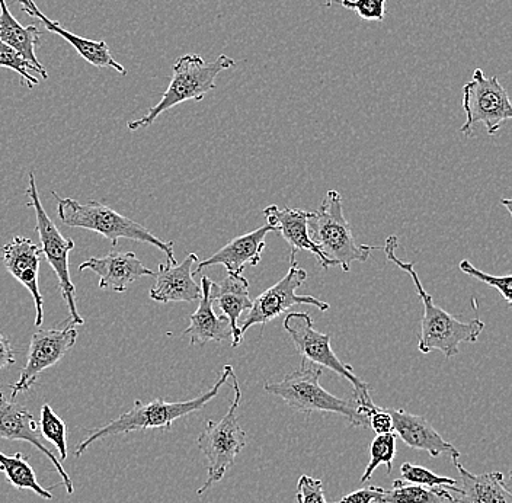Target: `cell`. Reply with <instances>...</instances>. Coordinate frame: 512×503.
I'll use <instances>...</instances> for the list:
<instances>
[{
  "instance_id": "6da1fadb",
  "label": "cell",
  "mask_w": 512,
  "mask_h": 503,
  "mask_svg": "<svg viewBox=\"0 0 512 503\" xmlns=\"http://www.w3.org/2000/svg\"><path fill=\"white\" fill-rule=\"evenodd\" d=\"M398 245V236H389L384 243L383 251L390 262L411 275L416 294L424 306V317H422L421 332L418 336L419 351L425 355L431 354L432 351H440L447 358L456 357L462 342H469V344L478 342L480 333L485 329V323L479 317L469 322H462L438 307L419 280L414 262L400 261L396 256Z\"/></svg>"
},
{
  "instance_id": "7a4b0ae2",
  "label": "cell",
  "mask_w": 512,
  "mask_h": 503,
  "mask_svg": "<svg viewBox=\"0 0 512 503\" xmlns=\"http://www.w3.org/2000/svg\"><path fill=\"white\" fill-rule=\"evenodd\" d=\"M322 373L319 365L302 360L296 371L287 374L283 380L265 383L264 390L272 396L280 397L291 409L304 415L315 412L336 413L345 416L352 426L366 428L376 405H361L354 397L339 399L326 392L319 383Z\"/></svg>"
},
{
  "instance_id": "3957f363",
  "label": "cell",
  "mask_w": 512,
  "mask_h": 503,
  "mask_svg": "<svg viewBox=\"0 0 512 503\" xmlns=\"http://www.w3.org/2000/svg\"><path fill=\"white\" fill-rule=\"evenodd\" d=\"M235 373L233 367L226 365L222 373L217 378L216 384L208 392L195 397V399L185 400V402L169 403L163 399L152 400L149 403L136 400L133 408L123 413L120 418L114 419L110 424L95 429L85 441L80 442L76 448L75 456L80 457L95 441L104 440V438L115 437V435L130 434V432L147 431V429H163L169 431L174 425L176 419L184 418L191 413L198 412L219 394L220 389L230 380V376Z\"/></svg>"
},
{
  "instance_id": "277c9868",
  "label": "cell",
  "mask_w": 512,
  "mask_h": 503,
  "mask_svg": "<svg viewBox=\"0 0 512 503\" xmlns=\"http://www.w3.org/2000/svg\"><path fill=\"white\" fill-rule=\"evenodd\" d=\"M51 194L56 198L57 214L64 226L78 227V229L99 233L105 239L110 240L114 248L120 239L149 243L165 252L169 264H178L174 253V242H165V240L159 239L137 221L128 219L107 205L95 203V201L80 204L73 198L59 197L57 192L53 191Z\"/></svg>"
},
{
  "instance_id": "5b68a950",
  "label": "cell",
  "mask_w": 512,
  "mask_h": 503,
  "mask_svg": "<svg viewBox=\"0 0 512 503\" xmlns=\"http://www.w3.org/2000/svg\"><path fill=\"white\" fill-rule=\"evenodd\" d=\"M235 66V60L224 56V54L211 63L204 62L203 57L198 54H185V56L179 57L174 64L171 83L162 99L142 118L130 121L127 124L128 130L137 131L140 128L152 126L160 114L171 110L176 105L184 104L187 101H203L208 92L216 89L217 76L223 70L232 69Z\"/></svg>"
},
{
  "instance_id": "8992f818",
  "label": "cell",
  "mask_w": 512,
  "mask_h": 503,
  "mask_svg": "<svg viewBox=\"0 0 512 503\" xmlns=\"http://www.w3.org/2000/svg\"><path fill=\"white\" fill-rule=\"evenodd\" d=\"M307 226L310 239L316 243L320 252L344 272L351 271L352 262H367L371 252L380 249L379 246L357 245L350 223L345 219L342 195L338 191L326 194Z\"/></svg>"
},
{
  "instance_id": "52a82bcc",
  "label": "cell",
  "mask_w": 512,
  "mask_h": 503,
  "mask_svg": "<svg viewBox=\"0 0 512 503\" xmlns=\"http://www.w3.org/2000/svg\"><path fill=\"white\" fill-rule=\"evenodd\" d=\"M230 380L235 389L232 405L220 421H208L197 440L198 448L208 461V477L206 483L198 489V496L204 495L211 486L223 479L240 451L246 447V432L240 426L236 415L242 402V392L235 373L230 376Z\"/></svg>"
},
{
  "instance_id": "ba28073f",
  "label": "cell",
  "mask_w": 512,
  "mask_h": 503,
  "mask_svg": "<svg viewBox=\"0 0 512 503\" xmlns=\"http://www.w3.org/2000/svg\"><path fill=\"white\" fill-rule=\"evenodd\" d=\"M284 329L296 346L302 360L312 362L322 368L334 371L338 376L350 381L354 387V397L361 405H374L370 397V386L352 373L351 365L336 357L331 346V335L316 331L309 313H288L283 323Z\"/></svg>"
},
{
  "instance_id": "9c48e42d",
  "label": "cell",
  "mask_w": 512,
  "mask_h": 503,
  "mask_svg": "<svg viewBox=\"0 0 512 503\" xmlns=\"http://www.w3.org/2000/svg\"><path fill=\"white\" fill-rule=\"evenodd\" d=\"M463 111L466 123L460 133L472 137L475 127L482 124L489 136H495L502 124L512 118V105L508 92L496 76H485L476 69L473 78L463 88Z\"/></svg>"
},
{
  "instance_id": "30bf717a",
  "label": "cell",
  "mask_w": 512,
  "mask_h": 503,
  "mask_svg": "<svg viewBox=\"0 0 512 503\" xmlns=\"http://www.w3.org/2000/svg\"><path fill=\"white\" fill-rule=\"evenodd\" d=\"M28 176H30V184L27 188V195L30 198L28 207L35 211V217H37V229L35 230H37L41 246H43L41 252H43L44 258L47 259L50 267L56 272L63 300L66 301L67 307H69V325H83L85 320L79 315L78 307H76L75 285L70 280L69 253L75 249V242L70 237H64L57 229L56 224L53 223V220L48 217L43 204H41L40 195H38L34 172L28 173Z\"/></svg>"
},
{
  "instance_id": "8fae6325",
  "label": "cell",
  "mask_w": 512,
  "mask_h": 503,
  "mask_svg": "<svg viewBox=\"0 0 512 503\" xmlns=\"http://www.w3.org/2000/svg\"><path fill=\"white\" fill-rule=\"evenodd\" d=\"M307 280V272L300 269L297 265L296 253L291 252L290 268L287 274L278 281L277 284L259 294L255 300H252L251 310L245 317V322L240 326V333L245 335L248 329L255 325H267L275 317L283 315L288 309L299 304H309V306L318 307L320 312H328L329 304L326 301L315 299L312 296H299L296 293L297 288L302 287Z\"/></svg>"
},
{
  "instance_id": "7c38bea8",
  "label": "cell",
  "mask_w": 512,
  "mask_h": 503,
  "mask_svg": "<svg viewBox=\"0 0 512 503\" xmlns=\"http://www.w3.org/2000/svg\"><path fill=\"white\" fill-rule=\"evenodd\" d=\"M78 336V329L72 325H67L64 329H44L35 332L31 338L27 364L16 383L11 386V400H15L19 393L28 392L47 368L59 364L75 346Z\"/></svg>"
},
{
  "instance_id": "4fadbf2b",
  "label": "cell",
  "mask_w": 512,
  "mask_h": 503,
  "mask_svg": "<svg viewBox=\"0 0 512 503\" xmlns=\"http://www.w3.org/2000/svg\"><path fill=\"white\" fill-rule=\"evenodd\" d=\"M0 438L2 440L30 442L56 467L57 473L62 477L67 493L69 495L75 493L72 479L63 469V464L60 463L59 458L54 456L50 448L44 444L43 435H41L30 410L14 403V400H6L5 394L2 392H0Z\"/></svg>"
},
{
  "instance_id": "5bb4252c",
  "label": "cell",
  "mask_w": 512,
  "mask_h": 503,
  "mask_svg": "<svg viewBox=\"0 0 512 503\" xmlns=\"http://www.w3.org/2000/svg\"><path fill=\"white\" fill-rule=\"evenodd\" d=\"M43 252L27 237L15 236L2 248L3 265L18 283L27 288L35 303V326L44 322V300L38 285V271Z\"/></svg>"
},
{
  "instance_id": "9a60e30c",
  "label": "cell",
  "mask_w": 512,
  "mask_h": 503,
  "mask_svg": "<svg viewBox=\"0 0 512 503\" xmlns=\"http://www.w3.org/2000/svg\"><path fill=\"white\" fill-rule=\"evenodd\" d=\"M271 232H277V229L270 224H265L254 232L235 237L206 261L198 262L197 269L192 274H200L204 268L214 267V265H223L227 274L242 275L246 265L256 267L261 262L262 252L267 248L265 237Z\"/></svg>"
},
{
  "instance_id": "2e32d148",
  "label": "cell",
  "mask_w": 512,
  "mask_h": 503,
  "mask_svg": "<svg viewBox=\"0 0 512 503\" xmlns=\"http://www.w3.org/2000/svg\"><path fill=\"white\" fill-rule=\"evenodd\" d=\"M89 269L99 277L101 290L126 293L131 284L143 277H153L155 272L144 267L133 252H111L104 258H91L83 262L79 271Z\"/></svg>"
},
{
  "instance_id": "e0dca14e",
  "label": "cell",
  "mask_w": 512,
  "mask_h": 503,
  "mask_svg": "<svg viewBox=\"0 0 512 503\" xmlns=\"http://www.w3.org/2000/svg\"><path fill=\"white\" fill-rule=\"evenodd\" d=\"M389 410L393 418V432L412 450L427 451L434 458L447 454L451 460H459V450L444 440L427 419L402 409Z\"/></svg>"
},
{
  "instance_id": "ac0fdd59",
  "label": "cell",
  "mask_w": 512,
  "mask_h": 503,
  "mask_svg": "<svg viewBox=\"0 0 512 503\" xmlns=\"http://www.w3.org/2000/svg\"><path fill=\"white\" fill-rule=\"evenodd\" d=\"M198 262V256L190 253L182 264L172 265L168 261L160 264L150 299L159 303H194L200 300L201 287L195 283L192 274V267Z\"/></svg>"
},
{
  "instance_id": "d6986e66",
  "label": "cell",
  "mask_w": 512,
  "mask_h": 503,
  "mask_svg": "<svg viewBox=\"0 0 512 503\" xmlns=\"http://www.w3.org/2000/svg\"><path fill=\"white\" fill-rule=\"evenodd\" d=\"M264 216L267 224L275 227L277 232L284 237V240L290 246L291 252L307 251L313 253L319 259L320 267L329 269L336 267L331 259L326 258L316 243L310 239L309 223L313 213L309 211L297 210V208H280L277 205H268L264 208Z\"/></svg>"
},
{
  "instance_id": "ffe728a7",
  "label": "cell",
  "mask_w": 512,
  "mask_h": 503,
  "mask_svg": "<svg viewBox=\"0 0 512 503\" xmlns=\"http://www.w3.org/2000/svg\"><path fill=\"white\" fill-rule=\"evenodd\" d=\"M18 2L21 3L22 11H24L25 14L38 19L51 34L60 35L63 40H66V43H69L70 46L78 51L86 62L91 63L92 66L95 67H110V69L117 70L121 75H127V70L124 69L123 64L118 63L117 60L112 57L110 47H108L105 41L88 40V38L79 37L78 34L67 31L59 22L54 21V19H48L47 16L40 11V8H37L34 0H18Z\"/></svg>"
},
{
  "instance_id": "44dd1931",
  "label": "cell",
  "mask_w": 512,
  "mask_h": 503,
  "mask_svg": "<svg viewBox=\"0 0 512 503\" xmlns=\"http://www.w3.org/2000/svg\"><path fill=\"white\" fill-rule=\"evenodd\" d=\"M213 281L204 275L201 278V299L198 309L190 316V326L184 335H190V345H206L208 342H232V328L224 316H217L211 299Z\"/></svg>"
},
{
  "instance_id": "7402d4cb",
  "label": "cell",
  "mask_w": 512,
  "mask_h": 503,
  "mask_svg": "<svg viewBox=\"0 0 512 503\" xmlns=\"http://www.w3.org/2000/svg\"><path fill=\"white\" fill-rule=\"evenodd\" d=\"M453 463L460 474L457 503H512L510 486L505 483L504 474H473L459 460Z\"/></svg>"
},
{
  "instance_id": "603a6c76",
  "label": "cell",
  "mask_w": 512,
  "mask_h": 503,
  "mask_svg": "<svg viewBox=\"0 0 512 503\" xmlns=\"http://www.w3.org/2000/svg\"><path fill=\"white\" fill-rule=\"evenodd\" d=\"M211 299L219 304L224 317L232 328V346L238 348L242 342V333L238 326L240 316L251 310L252 299L249 296V283L242 275H229L222 283L211 284Z\"/></svg>"
},
{
  "instance_id": "cb8c5ba5",
  "label": "cell",
  "mask_w": 512,
  "mask_h": 503,
  "mask_svg": "<svg viewBox=\"0 0 512 503\" xmlns=\"http://www.w3.org/2000/svg\"><path fill=\"white\" fill-rule=\"evenodd\" d=\"M0 40L21 54L22 59L34 64L37 69L46 70L38 60L35 48L41 41V31L37 25L19 24L18 19L9 11L6 0H0Z\"/></svg>"
},
{
  "instance_id": "d4e9b609",
  "label": "cell",
  "mask_w": 512,
  "mask_h": 503,
  "mask_svg": "<svg viewBox=\"0 0 512 503\" xmlns=\"http://www.w3.org/2000/svg\"><path fill=\"white\" fill-rule=\"evenodd\" d=\"M376 503H457V498L446 488H428L395 480L392 489L383 490Z\"/></svg>"
},
{
  "instance_id": "484cf974",
  "label": "cell",
  "mask_w": 512,
  "mask_h": 503,
  "mask_svg": "<svg viewBox=\"0 0 512 503\" xmlns=\"http://www.w3.org/2000/svg\"><path fill=\"white\" fill-rule=\"evenodd\" d=\"M0 472L5 474L6 480L18 490H32L35 495L41 496L47 501L53 499L50 490L44 489L38 483L34 469L30 461L22 453H16L15 456H6L0 451Z\"/></svg>"
},
{
  "instance_id": "4316f807",
  "label": "cell",
  "mask_w": 512,
  "mask_h": 503,
  "mask_svg": "<svg viewBox=\"0 0 512 503\" xmlns=\"http://www.w3.org/2000/svg\"><path fill=\"white\" fill-rule=\"evenodd\" d=\"M396 456V434L377 435L373 442L370 444V461H368L366 470L361 476L360 482L366 483L371 479L373 473L376 472L377 467H387V474L392 473L393 460Z\"/></svg>"
},
{
  "instance_id": "83f0119b",
  "label": "cell",
  "mask_w": 512,
  "mask_h": 503,
  "mask_svg": "<svg viewBox=\"0 0 512 503\" xmlns=\"http://www.w3.org/2000/svg\"><path fill=\"white\" fill-rule=\"evenodd\" d=\"M40 432L44 440L51 442L59 451L60 463L67 460V426L50 405L41 408Z\"/></svg>"
},
{
  "instance_id": "f1b7e54d",
  "label": "cell",
  "mask_w": 512,
  "mask_h": 503,
  "mask_svg": "<svg viewBox=\"0 0 512 503\" xmlns=\"http://www.w3.org/2000/svg\"><path fill=\"white\" fill-rule=\"evenodd\" d=\"M0 67H6V69L14 70V72L21 76L24 83H27V86L30 89L40 83L38 78L31 75V70L32 72L37 73V75H40L44 80L48 79L47 70L37 69L34 64L22 59L21 54H19L18 51L14 50L11 46H8V44L3 43L2 40H0Z\"/></svg>"
},
{
  "instance_id": "f546056e",
  "label": "cell",
  "mask_w": 512,
  "mask_h": 503,
  "mask_svg": "<svg viewBox=\"0 0 512 503\" xmlns=\"http://www.w3.org/2000/svg\"><path fill=\"white\" fill-rule=\"evenodd\" d=\"M400 474L402 479L414 485L428 486V488H446L451 492H459V486L454 479L450 477L437 476L431 470L424 469L421 466H414L411 463H403L400 466Z\"/></svg>"
},
{
  "instance_id": "4dcf8cb0",
  "label": "cell",
  "mask_w": 512,
  "mask_h": 503,
  "mask_svg": "<svg viewBox=\"0 0 512 503\" xmlns=\"http://www.w3.org/2000/svg\"><path fill=\"white\" fill-rule=\"evenodd\" d=\"M460 269L464 272V274L469 275V277L476 278V280L482 281L483 284L489 285V287L495 288L499 294H501L502 299L507 301L508 306L512 304V275H491L486 274V272L480 271V269L473 267L470 264V261L464 259V261L460 262Z\"/></svg>"
},
{
  "instance_id": "1f68e13d",
  "label": "cell",
  "mask_w": 512,
  "mask_h": 503,
  "mask_svg": "<svg viewBox=\"0 0 512 503\" xmlns=\"http://www.w3.org/2000/svg\"><path fill=\"white\" fill-rule=\"evenodd\" d=\"M387 0H339L348 11L357 12L364 21L383 22L386 18Z\"/></svg>"
},
{
  "instance_id": "d6a6232c",
  "label": "cell",
  "mask_w": 512,
  "mask_h": 503,
  "mask_svg": "<svg viewBox=\"0 0 512 503\" xmlns=\"http://www.w3.org/2000/svg\"><path fill=\"white\" fill-rule=\"evenodd\" d=\"M296 503H328L323 483L310 476L300 477L297 483Z\"/></svg>"
},
{
  "instance_id": "836d02e7",
  "label": "cell",
  "mask_w": 512,
  "mask_h": 503,
  "mask_svg": "<svg viewBox=\"0 0 512 503\" xmlns=\"http://www.w3.org/2000/svg\"><path fill=\"white\" fill-rule=\"evenodd\" d=\"M368 426H370L377 435L390 434V432H393V418L392 415H390V410L376 406V409L371 412L370 418H368Z\"/></svg>"
},
{
  "instance_id": "e575fe53",
  "label": "cell",
  "mask_w": 512,
  "mask_h": 503,
  "mask_svg": "<svg viewBox=\"0 0 512 503\" xmlns=\"http://www.w3.org/2000/svg\"><path fill=\"white\" fill-rule=\"evenodd\" d=\"M383 488L379 486H368V488L358 489L350 495H345L341 501L332 503H376L379 496L383 493Z\"/></svg>"
},
{
  "instance_id": "d590c367",
  "label": "cell",
  "mask_w": 512,
  "mask_h": 503,
  "mask_svg": "<svg viewBox=\"0 0 512 503\" xmlns=\"http://www.w3.org/2000/svg\"><path fill=\"white\" fill-rule=\"evenodd\" d=\"M15 364V351L11 342L0 332V371Z\"/></svg>"
},
{
  "instance_id": "8d00e7d4",
  "label": "cell",
  "mask_w": 512,
  "mask_h": 503,
  "mask_svg": "<svg viewBox=\"0 0 512 503\" xmlns=\"http://www.w3.org/2000/svg\"><path fill=\"white\" fill-rule=\"evenodd\" d=\"M501 204H504V207L507 208L508 213L512 214L511 211V201L510 200H501Z\"/></svg>"
},
{
  "instance_id": "74e56055",
  "label": "cell",
  "mask_w": 512,
  "mask_h": 503,
  "mask_svg": "<svg viewBox=\"0 0 512 503\" xmlns=\"http://www.w3.org/2000/svg\"><path fill=\"white\" fill-rule=\"evenodd\" d=\"M332 2H334V0H326V8H331Z\"/></svg>"
}]
</instances>
